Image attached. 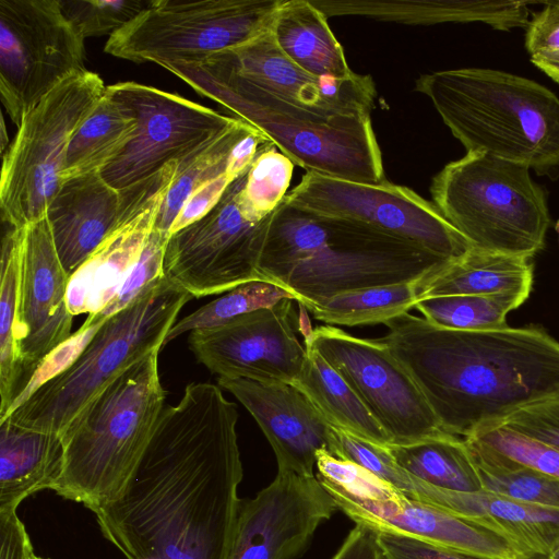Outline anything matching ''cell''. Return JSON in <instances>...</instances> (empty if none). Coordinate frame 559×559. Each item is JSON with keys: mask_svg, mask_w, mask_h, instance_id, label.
Wrapping results in <instances>:
<instances>
[{"mask_svg": "<svg viewBox=\"0 0 559 559\" xmlns=\"http://www.w3.org/2000/svg\"><path fill=\"white\" fill-rule=\"evenodd\" d=\"M177 168L178 163H171L121 190L123 210L119 223L69 277L67 304L73 317L97 314L116 297L155 227Z\"/></svg>", "mask_w": 559, "mask_h": 559, "instance_id": "ffe728a7", "label": "cell"}, {"mask_svg": "<svg viewBox=\"0 0 559 559\" xmlns=\"http://www.w3.org/2000/svg\"><path fill=\"white\" fill-rule=\"evenodd\" d=\"M68 283L45 215L22 231L14 325L19 371L15 400L45 358L72 335Z\"/></svg>", "mask_w": 559, "mask_h": 559, "instance_id": "ac0fdd59", "label": "cell"}, {"mask_svg": "<svg viewBox=\"0 0 559 559\" xmlns=\"http://www.w3.org/2000/svg\"><path fill=\"white\" fill-rule=\"evenodd\" d=\"M379 340L411 373L444 432L466 437L559 396V342L544 329L455 331L409 312Z\"/></svg>", "mask_w": 559, "mask_h": 559, "instance_id": "7a4b0ae2", "label": "cell"}, {"mask_svg": "<svg viewBox=\"0 0 559 559\" xmlns=\"http://www.w3.org/2000/svg\"><path fill=\"white\" fill-rule=\"evenodd\" d=\"M324 489L349 519L373 532L409 535L486 559L537 558L506 536L433 506L409 499L390 484L370 498L353 497L333 488Z\"/></svg>", "mask_w": 559, "mask_h": 559, "instance_id": "44dd1931", "label": "cell"}, {"mask_svg": "<svg viewBox=\"0 0 559 559\" xmlns=\"http://www.w3.org/2000/svg\"><path fill=\"white\" fill-rule=\"evenodd\" d=\"M254 127L237 119L234 126L218 135L194 155L178 164L155 228L169 238L170 227L187 199L202 185L225 173L228 156L235 144Z\"/></svg>", "mask_w": 559, "mask_h": 559, "instance_id": "1f68e13d", "label": "cell"}, {"mask_svg": "<svg viewBox=\"0 0 559 559\" xmlns=\"http://www.w3.org/2000/svg\"><path fill=\"white\" fill-rule=\"evenodd\" d=\"M545 559H559V544L545 557Z\"/></svg>", "mask_w": 559, "mask_h": 559, "instance_id": "681fc988", "label": "cell"}, {"mask_svg": "<svg viewBox=\"0 0 559 559\" xmlns=\"http://www.w3.org/2000/svg\"><path fill=\"white\" fill-rule=\"evenodd\" d=\"M270 31L278 49L305 72L340 79L355 74L328 17L309 0H282Z\"/></svg>", "mask_w": 559, "mask_h": 559, "instance_id": "4316f807", "label": "cell"}, {"mask_svg": "<svg viewBox=\"0 0 559 559\" xmlns=\"http://www.w3.org/2000/svg\"><path fill=\"white\" fill-rule=\"evenodd\" d=\"M396 463L417 478L449 490H483L477 466L464 438L442 432L417 442L389 444Z\"/></svg>", "mask_w": 559, "mask_h": 559, "instance_id": "f546056e", "label": "cell"}, {"mask_svg": "<svg viewBox=\"0 0 559 559\" xmlns=\"http://www.w3.org/2000/svg\"><path fill=\"white\" fill-rule=\"evenodd\" d=\"M237 405L194 382L165 406L120 493L93 508L127 559H227L242 500Z\"/></svg>", "mask_w": 559, "mask_h": 559, "instance_id": "6da1fadb", "label": "cell"}, {"mask_svg": "<svg viewBox=\"0 0 559 559\" xmlns=\"http://www.w3.org/2000/svg\"><path fill=\"white\" fill-rule=\"evenodd\" d=\"M136 120L133 139L102 175L118 190L182 163L237 121L178 94L136 82L106 86Z\"/></svg>", "mask_w": 559, "mask_h": 559, "instance_id": "4fadbf2b", "label": "cell"}, {"mask_svg": "<svg viewBox=\"0 0 559 559\" xmlns=\"http://www.w3.org/2000/svg\"><path fill=\"white\" fill-rule=\"evenodd\" d=\"M421 280L347 292L302 307L328 325L384 324L415 307Z\"/></svg>", "mask_w": 559, "mask_h": 559, "instance_id": "4dcf8cb0", "label": "cell"}, {"mask_svg": "<svg viewBox=\"0 0 559 559\" xmlns=\"http://www.w3.org/2000/svg\"><path fill=\"white\" fill-rule=\"evenodd\" d=\"M33 559H44V558H40V557L35 556Z\"/></svg>", "mask_w": 559, "mask_h": 559, "instance_id": "816d5d0a", "label": "cell"}, {"mask_svg": "<svg viewBox=\"0 0 559 559\" xmlns=\"http://www.w3.org/2000/svg\"><path fill=\"white\" fill-rule=\"evenodd\" d=\"M285 298L295 300L290 292L277 284L265 281L241 284L177 320L167 333L163 347L186 332L222 325L242 314L270 308Z\"/></svg>", "mask_w": 559, "mask_h": 559, "instance_id": "d590c367", "label": "cell"}, {"mask_svg": "<svg viewBox=\"0 0 559 559\" xmlns=\"http://www.w3.org/2000/svg\"><path fill=\"white\" fill-rule=\"evenodd\" d=\"M525 49L533 56L559 49V0L545 2L525 32Z\"/></svg>", "mask_w": 559, "mask_h": 559, "instance_id": "ee69618b", "label": "cell"}, {"mask_svg": "<svg viewBox=\"0 0 559 559\" xmlns=\"http://www.w3.org/2000/svg\"><path fill=\"white\" fill-rule=\"evenodd\" d=\"M295 164L272 142L250 165L239 194L242 212L253 221L274 213L286 197Z\"/></svg>", "mask_w": 559, "mask_h": 559, "instance_id": "8d00e7d4", "label": "cell"}, {"mask_svg": "<svg viewBox=\"0 0 559 559\" xmlns=\"http://www.w3.org/2000/svg\"><path fill=\"white\" fill-rule=\"evenodd\" d=\"M450 262L366 223L306 211L284 198L272 215L259 272L305 306L347 292L419 281Z\"/></svg>", "mask_w": 559, "mask_h": 559, "instance_id": "3957f363", "label": "cell"}, {"mask_svg": "<svg viewBox=\"0 0 559 559\" xmlns=\"http://www.w3.org/2000/svg\"><path fill=\"white\" fill-rule=\"evenodd\" d=\"M282 0H151L109 36L105 51L132 62L193 63L270 31Z\"/></svg>", "mask_w": 559, "mask_h": 559, "instance_id": "30bf717a", "label": "cell"}, {"mask_svg": "<svg viewBox=\"0 0 559 559\" xmlns=\"http://www.w3.org/2000/svg\"><path fill=\"white\" fill-rule=\"evenodd\" d=\"M527 298L521 295H450L421 299L415 307L428 322L455 331L508 328L507 316Z\"/></svg>", "mask_w": 559, "mask_h": 559, "instance_id": "836d02e7", "label": "cell"}, {"mask_svg": "<svg viewBox=\"0 0 559 559\" xmlns=\"http://www.w3.org/2000/svg\"><path fill=\"white\" fill-rule=\"evenodd\" d=\"M555 230L557 231L559 238V219L555 224Z\"/></svg>", "mask_w": 559, "mask_h": 559, "instance_id": "f907efd6", "label": "cell"}, {"mask_svg": "<svg viewBox=\"0 0 559 559\" xmlns=\"http://www.w3.org/2000/svg\"><path fill=\"white\" fill-rule=\"evenodd\" d=\"M218 385L233 394L252 415L277 461V473L314 476L316 454L329 451L332 426L295 385L218 378Z\"/></svg>", "mask_w": 559, "mask_h": 559, "instance_id": "7402d4cb", "label": "cell"}, {"mask_svg": "<svg viewBox=\"0 0 559 559\" xmlns=\"http://www.w3.org/2000/svg\"><path fill=\"white\" fill-rule=\"evenodd\" d=\"M294 301L285 298L222 325L192 331L190 349L218 378L293 384L306 358Z\"/></svg>", "mask_w": 559, "mask_h": 559, "instance_id": "2e32d148", "label": "cell"}, {"mask_svg": "<svg viewBox=\"0 0 559 559\" xmlns=\"http://www.w3.org/2000/svg\"><path fill=\"white\" fill-rule=\"evenodd\" d=\"M2 130H1V148H2V154L4 153V148H5V142H7V138H5V128H4V119L2 118Z\"/></svg>", "mask_w": 559, "mask_h": 559, "instance_id": "c3c4849f", "label": "cell"}, {"mask_svg": "<svg viewBox=\"0 0 559 559\" xmlns=\"http://www.w3.org/2000/svg\"><path fill=\"white\" fill-rule=\"evenodd\" d=\"M301 371L293 382L328 423L356 437L386 447L391 439L331 364L309 345Z\"/></svg>", "mask_w": 559, "mask_h": 559, "instance_id": "83f0119b", "label": "cell"}, {"mask_svg": "<svg viewBox=\"0 0 559 559\" xmlns=\"http://www.w3.org/2000/svg\"><path fill=\"white\" fill-rule=\"evenodd\" d=\"M285 200L313 213L366 223L450 261L473 248L432 202L389 181L364 183L309 171Z\"/></svg>", "mask_w": 559, "mask_h": 559, "instance_id": "9a60e30c", "label": "cell"}, {"mask_svg": "<svg viewBox=\"0 0 559 559\" xmlns=\"http://www.w3.org/2000/svg\"><path fill=\"white\" fill-rule=\"evenodd\" d=\"M158 353L117 377L62 431L64 465L57 495L92 510L120 493L165 407Z\"/></svg>", "mask_w": 559, "mask_h": 559, "instance_id": "5b68a950", "label": "cell"}, {"mask_svg": "<svg viewBox=\"0 0 559 559\" xmlns=\"http://www.w3.org/2000/svg\"><path fill=\"white\" fill-rule=\"evenodd\" d=\"M332 559H384L376 533L356 524Z\"/></svg>", "mask_w": 559, "mask_h": 559, "instance_id": "bcb514c9", "label": "cell"}, {"mask_svg": "<svg viewBox=\"0 0 559 559\" xmlns=\"http://www.w3.org/2000/svg\"><path fill=\"white\" fill-rule=\"evenodd\" d=\"M122 192L100 171L63 181L46 216L59 260L69 277L114 230L122 214Z\"/></svg>", "mask_w": 559, "mask_h": 559, "instance_id": "cb8c5ba5", "label": "cell"}, {"mask_svg": "<svg viewBox=\"0 0 559 559\" xmlns=\"http://www.w3.org/2000/svg\"><path fill=\"white\" fill-rule=\"evenodd\" d=\"M384 559H486L395 532H374ZM535 559H545L537 557Z\"/></svg>", "mask_w": 559, "mask_h": 559, "instance_id": "b9f144b4", "label": "cell"}, {"mask_svg": "<svg viewBox=\"0 0 559 559\" xmlns=\"http://www.w3.org/2000/svg\"><path fill=\"white\" fill-rule=\"evenodd\" d=\"M346 380L391 439L417 442L444 432L423 391L379 338H360L332 325L304 337Z\"/></svg>", "mask_w": 559, "mask_h": 559, "instance_id": "5bb4252c", "label": "cell"}, {"mask_svg": "<svg viewBox=\"0 0 559 559\" xmlns=\"http://www.w3.org/2000/svg\"><path fill=\"white\" fill-rule=\"evenodd\" d=\"M150 3L151 0L60 1L66 17L84 39L106 34L111 36L144 11Z\"/></svg>", "mask_w": 559, "mask_h": 559, "instance_id": "f35d334b", "label": "cell"}, {"mask_svg": "<svg viewBox=\"0 0 559 559\" xmlns=\"http://www.w3.org/2000/svg\"><path fill=\"white\" fill-rule=\"evenodd\" d=\"M247 171L204 217L168 238L164 275L194 298L263 281L259 265L273 214L253 221L242 212L239 194Z\"/></svg>", "mask_w": 559, "mask_h": 559, "instance_id": "7c38bea8", "label": "cell"}, {"mask_svg": "<svg viewBox=\"0 0 559 559\" xmlns=\"http://www.w3.org/2000/svg\"><path fill=\"white\" fill-rule=\"evenodd\" d=\"M136 120L106 91L90 116L72 135L61 183L74 177L103 171L133 139Z\"/></svg>", "mask_w": 559, "mask_h": 559, "instance_id": "f1b7e54d", "label": "cell"}, {"mask_svg": "<svg viewBox=\"0 0 559 559\" xmlns=\"http://www.w3.org/2000/svg\"><path fill=\"white\" fill-rule=\"evenodd\" d=\"M164 68L231 112V117L261 131L307 173L364 183L388 181L370 116H322L190 63Z\"/></svg>", "mask_w": 559, "mask_h": 559, "instance_id": "8992f818", "label": "cell"}, {"mask_svg": "<svg viewBox=\"0 0 559 559\" xmlns=\"http://www.w3.org/2000/svg\"><path fill=\"white\" fill-rule=\"evenodd\" d=\"M533 281V258L472 248L440 271L423 278L419 300L450 295L499 294L528 298Z\"/></svg>", "mask_w": 559, "mask_h": 559, "instance_id": "484cf974", "label": "cell"}, {"mask_svg": "<svg viewBox=\"0 0 559 559\" xmlns=\"http://www.w3.org/2000/svg\"><path fill=\"white\" fill-rule=\"evenodd\" d=\"M337 509L316 476L277 473L241 502L227 559H294Z\"/></svg>", "mask_w": 559, "mask_h": 559, "instance_id": "d6986e66", "label": "cell"}, {"mask_svg": "<svg viewBox=\"0 0 559 559\" xmlns=\"http://www.w3.org/2000/svg\"><path fill=\"white\" fill-rule=\"evenodd\" d=\"M105 91L102 78L85 69L23 117L2 159L0 209L7 226L22 228L46 215L61 185L70 140Z\"/></svg>", "mask_w": 559, "mask_h": 559, "instance_id": "9c48e42d", "label": "cell"}, {"mask_svg": "<svg viewBox=\"0 0 559 559\" xmlns=\"http://www.w3.org/2000/svg\"><path fill=\"white\" fill-rule=\"evenodd\" d=\"M63 465L61 433L0 421V513L16 511L37 491L53 490Z\"/></svg>", "mask_w": 559, "mask_h": 559, "instance_id": "d4e9b609", "label": "cell"}, {"mask_svg": "<svg viewBox=\"0 0 559 559\" xmlns=\"http://www.w3.org/2000/svg\"><path fill=\"white\" fill-rule=\"evenodd\" d=\"M426 95L467 152H483L537 173L559 166V97L509 72L461 68L424 74Z\"/></svg>", "mask_w": 559, "mask_h": 559, "instance_id": "277c9868", "label": "cell"}, {"mask_svg": "<svg viewBox=\"0 0 559 559\" xmlns=\"http://www.w3.org/2000/svg\"><path fill=\"white\" fill-rule=\"evenodd\" d=\"M531 62L559 83V49L531 56Z\"/></svg>", "mask_w": 559, "mask_h": 559, "instance_id": "7dc6e473", "label": "cell"}, {"mask_svg": "<svg viewBox=\"0 0 559 559\" xmlns=\"http://www.w3.org/2000/svg\"><path fill=\"white\" fill-rule=\"evenodd\" d=\"M190 64L257 86L299 108L328 117L370 116L376 98L370 75L317 78L305 72L278 49L271 31Z\"/></svg>", "mask_w": 559, "mask_h": 559, "instance_id": "e0dca14e", "label": "cell"}, {"mask_svg": "<svg viewBox=\"0 0 559 559\" xmlns=\"http://www.w3.org/2000/svg\"><path fill=\"white\" fill-rule=\"evenodd\" d=\"M22 228L8 226L1 247L0 280V418L17 393L19 371L14 341Z\"/></svg>", "mask_w": 559, "mask_h": 559, "instance_id": "d6a6232c", "label": "cell"}, {"mask_svg": "<svg viewBox=\"0 0 559 559\" xmlns=\"http://www.w3.org/2000/svg\"><path fill=\"white\" fill-rule=\"evenodd\" d=\"M84 40L59 0H0V95L15 124L85 70Z\"/></svg>", "mask_w": 559, "mask_h": 559, "instance_id": "8fae6325", "label": "cell"}, {"mask_svg": "<svg viewBox=\"0 0 559 559\" xmlns=\"http://www.w3.org/2000/svg\"><path fill=\"white\" fill-rule=\"evenodd\" d=\"M464 440L501 460L559 479V450L500 424H487Z\"/></svg>", "mask_w": 559, "mask_h": 559, "instance_id": "74e56055", "label": "cell"}, {"mask_svg": "<svg viewBox=\"0 0 559 559\" xmlns=\"http://www.w3.org/2000/svg\"><path fill=\"white\" fill-rule=\"evenodd\" d=\"M525 165L467 152L432 179L442 216L479 250L534 258L550 225L546 194Z\"/></svg>", "mask_w": 559, "mask_h": 559, "instance_id": "ba28073f", "label": "cell"}, {"mask_svg": "<svg viewBox=\"0 0 559 559\" xmlns=\"http://www.w3.org/2000/svg\"><path fill=\"white\" fill-rule=\"evenodd\" d=\"M168 237L155 227L151 233L141 257L127 277L116 297L99 313L87 316L82 325L93 326L103 323L136 300L148 288L165 277L164 255Z\"/></svg>", "mask_w": 559, "mask_h": 559, "instance_id": "ab89813d", "label": "cell"}, {"mask_svg": "<svg viewBox=\"0 0 559 559\" xmlns=\"http://www.w3.org/2000/svg\"><path fill=\"white\" fill-rule=\"evenodd\" d=\"M397 489L407 498L478 523L514 542L534 557L559 544V510L546 509L486 490L454 491L405 473Z\"/></svg>", "mask_w": 559, "mask_h": 559, "instance_id": "603a6c76", "label": "cell"}, {"mask_svg": "<svg viewBox=\"0 0 559 559\" xmlns=\"http://www.w3.org/2000/svg\"><path fill=\"white\" fill-rule=\"evenodd\" d=\"M234 182L226 173L213 178L197 189L185 202L174 221L169 237L178 230L204 217L222 199Z\"/></svg>", "mask_w": 559, "mask_h": 559, "instance_id": "7bdbcfd3", "label": "cell"}, {"mask_svg": "<svg viewBox=\"0 0 559 559\" xmlns=\"http://www.w3.org/2000/svg\"><path fill=\"white\" fill-rule=\"evenodd\" d=\"M191 298L188 292L164 277L105 320L69 367L40 385L2 420L62 433L117 377L163 348L167 333Z\"/></svg>", "mask_w": 559, "mask_h": 559, "instance_id": "52a82bcc", "label": "cell"}, {"mask_svg": "<svg viewBox=\"0 0 559 559\" xmlns=\"http://www.w3.org/2000/svg\"><path fill=\"white\" fill-rule=\"evenodd\" d=\"M466 444L477 466L483 490L559 510L558 478L512 465L484 449Z\"/></svg>", "mask_w": 559, "mask_h": 559, "instance_id": "e575fe53", "label": "cell"}, {"mask_svg": "<svg viewBox=\"0 0 559 559\" xmlns=\"http://www.w3.org/2000/svg\"><path fill=\"white\" fill-rule=\"evenodd\" d=\"M35 552L16 511L0 513V559H33Z\"/></svg>", "mask_w": 559, "mask_h": 559, "instance_id": "f6af8a7d", "label": "cell"}, {"mask_svg": "<svg viewBox=\"0 0 559 559\" xmlns=\"http://www.w3.org/2000/svg\"><path fill=\"white\" fill-rule=\"evenodd\" d=\"M496 424L559 450V396L524 406Z\"/></svg>", "mask_w": 559, "mask_h": 559, "instance_id": "60d3db41", "label": "cell"}]
</instances>
